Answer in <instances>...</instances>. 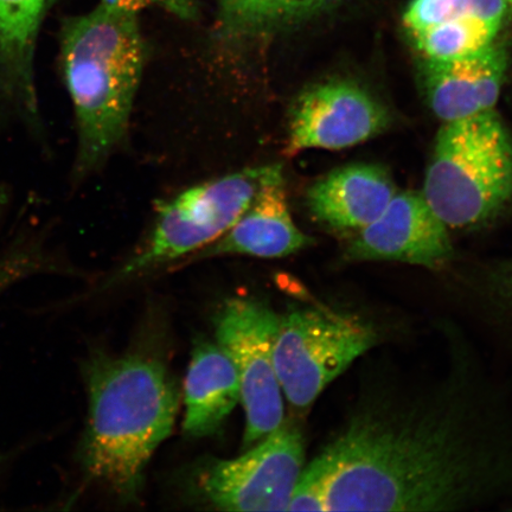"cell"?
Returning <instances> with one entry per match:
<instances>
[{"label": "cell", "instance_id": "19", "mask_svg": "<svg viewBox=\"0 0 512 512\" xmlns=\"http://www.w3.org/2000/svg\"><path fill=\"white\" fill-rule=\"evenodd\" d=\"M37 247H18L0 260V293L15 281L42 267V256Z\"/></svg>", "mask_w": 512, "mask_h": 512}, {"label": "cell", "instance_id": "1", "mask_svg": "<svg viewBox=\"0 0 512 512\" xmlns=\"http://www.w3.org/2000/svg\"><path fill=\"white\" fill-rule=\"evenodd\" d=\"M318 457L326 511H463L512 497L511 416L458 357L437 382H369Z\"/></svg>", "mask_w": 512, "mask_h": 512}, {"label": "cell", "instance_id": "4", "mask_svg": "<svg viewBox=\"0 0 512 512\" xmlns=\"http://www.w3.org/2000/svg\"><path fill=\"white\" fill-rule=\"evenodd\" d=\"M422 195L448 228L479 226L512 201V138L495 110L441 126Z\"/></svg>", "mask_w": 512, "mask_h": 512}, {"label": "cell", "instance_id": "3", "mask_svg": "<svg viewBox=\"0 0 512 512\" xmlns=\"http://www.w3.org/2000/svg\"><path fill=\"white\" fill-rule=\"evenodd\" d=\"M145 60L137 14L100 4L63 22L60 68L78 131L75 178L92 174L123 143Z\"/></svg>", "mask_w": 512, "mask_h": 512}, {"label": "cell", "instance_id": "12", "mask_svg": "<svg viewBox=\"0 0 512 512\" xmlns=\"http://www.w3.org/2000/svg\"><path fill=\"white\" fill-rule=\"evenodd\" d=\"M55 0H0V117L29 130L42 127L35 55L37 38Z\"/></svg>", "mask_w": 512, "mask_h": 512}, {"label": "cell", "instance_id": "20", "mask_svg": "<svg viewBox=\"0 0 512 512\" xmlns=\"http://www.w3.org/2000/svg\"><path fill=\"white\" fill-rule=\"evenodd\" d=\"M101 5L106 8L132 12L137 14L140 10L151 8H160L170 12V14L185 19V21H194L198 17L197 0H101Z\"/></svg>", "mask_w": 512, "mask_h": 512}, {"label": "cell", "instance_id": "22", "mask_svg": "<svg viewBox=\"0 0 512 512\" xmlns=\"http://www.w3.org/2000/svg\"><path fill=\"white\" fill-rule=\"evenodd\" d=\"M505 3L509 6L510 11L512 12V0H504Z\"/></svg>", "mask_w": 512, "mask_h": 512}, {"label": "cell", "instance_id": "16", "mask_svg": "<svg viewBox=\"0 0 512 512\" xmlns=\"http://www.w3.org/2000/svg\"><path fill=\"white\" fill-rule=\"evenodd\" d=\"M240 398L239 376L226 352L219 344H197L184 384L185 433L194 438L216 433Z\"/></svg>", "mask_w": 512, "mask_h": 512}, {"label": "cell", "instance_id": "15", "mask_svg": "<svg viewBox=\"0 0 512 512\" xmlns=\"http://www.w3.org/2000/svg\"><path fill=\"white\" fill-rule=\"evenodd\" d=\"M393 178L381 165L356 163L320 178L307 191V208L325 227L358 232L373 223L396 195Z\"/></svg>", "mask_w": 512, "mask_h": 512}, {"label": "cell", "instance_id": "7", "mask_svg": "<svg viewBox=\"0 0 512 512\" xmlns=\"http://www.w3.org/2000/svg\"><path fill=\"white\" fill-rule=\"evenodd\" d=\"M280 316L258 300H228L215 319L217 344L232 360L246 413L245 446L284 424L283 390L274 366Z\"/></svg>", "mask_w": 512, "mask_h": 512}, {"label": "cell", "instance_id": "14", "mask_svg": "<svg viewBox=\"0 0 512 512\" xmlns=\"http://www.w3.org/2000/svg\"><path fill=\"white\" fill-rule=\"evenodd\" d=\"M312 240L294 223L288 207L283 174L262 187L239 220L197 258L249 255L277 259L302 251Z\"/></svg>", "mask_w": 512, "mask_h": 512}, {"label": "cell", "instance_id": "13", "mask_svg": "<svg viewBox=\"0 0 512 512\" xmlns=\"http://www.w3.org/2000/svg\"><path fill=\"white\" fill-rule=\"evenodd\" d=\"M508 69L504 44L451 61L425 60L422 87L431 110L444 123L495 110Z\"/></svg>", "mask_w": 512, "mask_h": 512}, {"label": "cell", "instance_id": "8", "mask_svg": "<svg viewBox=\"0 0 512 512\" xmlns=\"http://www.w3.org/2000/svg\"><path fill=\"white\" fill-rule=\"evenodd\" d=\"M243 456L216 460L198 479L202 495L226 511H287L304 466V438L281 425Z\"/></svg>", "mask_w": 512, "mask_h": 512}, {"label": "cell", "instance_id": "2", "mask_svg": "<svg viewBox=\"0 0 512 512\" xmlns=\"http://www.w3.org/2000/svg\"><path fill=\"white\" fill-rule=\"evenodd\" d=\"M89 411L80 460L88 478L124 499L143 488L153 453L174 428L179 395L163 363L95 354L86 363Z\"/></svg>", "mask_w": 512, "mask_h": 512}, {"label": "cell", "instance_id": "11", "mask_svg": "<svg viewBox=\"0 0 512 512\" xmlns=\"http://www.w3.org/2000/svg\"><path fill=\"white\" fill-rule=\"evenodd\" d=\"M510 15L504 0H412L402 21L425 60L451 61L495 44Z\"/></svg>", "mask_w": 512, "mask_h": 512}, {"label": "cell", "instance_id": "5", "mask_svg": "<svg viewBox=\"0 0 512 512\" xmlns=\"http://www.w3.org/2000/svg\"><path fill=\"white\" fill-rule=\"evenodd\" d=\"M377 342L373 325L347 313L305 307L280 317L274 366L287 401L306 411Z\"/></svg>", "mask_w": 512, "mask_h": 512}, {"label": "cell", "instance_id": "10", "mask_svg": "<svg viewBox=\"0 0 512 512\" xmlns=\"http://www.w3.org/2000/svg\"><path fill=\"white\" fill-rule=\"evenodd\" d=\"M356 261H396L438 268L453 256L448 227L422 192H396L377 219L356 232L348 246Z\"/></svg>", "mask_w": 512, "mask_h": 512}, {"label": "cell", "instance_id": "6", "mask_svg": "<svg viewBox=\"0 0 512 512\" xmlns=\"http://www.w3.org/2000/svg\"><path fill=\"white\" fill-rule=\"evenodd\" d=\"M281 174V165L254 166L159 202L151 238L142 252L127 262L119 277L168 264L220 239L245 213L259 190Z\"/></svg>", "mask_w": 512, "mask_h": 512}, {"label": "cell", "instance_id": "18", "mask_svg": "<svg viewBox=\"0 0 512 512\" xmlns=\"http://www.w3.org/2000/svg\"><path fill=\"white\" fill-rule=\"evenodd\" d=\"M328 471L317 457L303 469L292 491L287 511H326Z\"/></svg>", "mask_w": 512, "mask_h": 512}, {"label": "cell", "instance_id": "17", "mask_svg": "<svg viewBox=\"0 0 512 512\" xmlns=\"http://www.w3.org/2000/svg\"><path fill=\"white\" fill-rule=\"evenodd\" d=\"M221 34L229 41L265 40L315 17L337 0H216Z\"/></svg>", "mask_w": 512, "mask_h": 512}, {"label": "cell", "instance_id": "21", "mask_svg": "<svg viewBox=\"0 0 512 512\" xmlns=\"http://www.w3.org/2000/svg\"><path fill=\"white\" fill-rule=\"evenodd\" d=\"M494 287L495 299L512 317V265L499 275Z\"/></svg>", "mask_w": 512, "mask_h": 512}, {"label": "cell", "instance_id": "9", "mask_svg": "<svg viewBox=\"0 0 512 512\" xmlns=\"http://www.w3.org/2000/svg\"><path fill=\"white\" fill-rule=\"evenodd\" d=\"M390 115L366 88L330 80L305 89L288 118L287 155L310 149L343 150L386 131Z\"/></svg>", "mask_w": 512, "mask_h": 512}]
</instances>
